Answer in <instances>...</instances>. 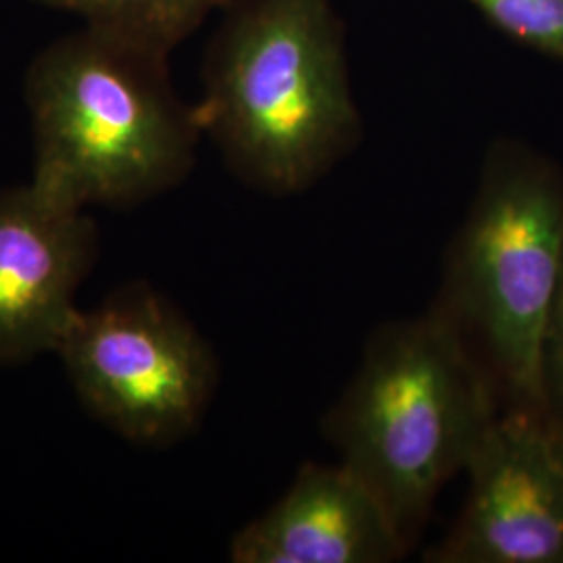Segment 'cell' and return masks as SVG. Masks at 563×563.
<instances>
[{
  "mask_svg": "<svg viewBox=\"0 0 563 563\" xmlns=\"http://www.w3.org/2000/svg\"><path fill=\"white\" fill-rule=\"evenodd\" d=\"M504 36L563 63V0H467Z\"/></svg>",
  "mask_w": 563,
  "mask_h": 563,
  "instance_id": "10",
  "label": "cell"
},
{
  "mask_svg": "<svg viewBox=\"0 0 563 563\" xmlns=\"http://www.w3.org/2000/svg\"><path fill=\"white\" fill-rule=\"evenodd\" d=\"M95 255L86 209L32 180L0 190V363L57 353Z\"/></svg>",
  "mask_w": 563,
  "mask_h": 563,
  "instance_id": "7",
  "label": "cell"
},
{
  "mask_svg": "<svg viewBox=\"0 0 563 563\" xmlns=\"http://www.w3.org/2000/svg\"><path fill=\"white\" fill-rule=\"evenodd\" d=\"M195 111L251 188L286 197L322 180L363 136L334 0H230Z\"/></svg>",
  "mask_w": 563,
  "mask_h": 563,
  "instance_id": "1",
  "label": "cell"
},
{
  "mask_svg": "<svg viewBox=\"0 0 563 563\" xmlns=\"http://www.w3.org/2000/svg\"><path fill=\"white\" fill-rule=\"evenodd\" d=\"M543 380L547 409L563 423V260L544 330Z\"/></svg>",
  "mask_w": 563,
  "mask_h": 563,
  "instance_id": "11",
  "label": "cell"
},
{
  "mask_svg": "<svg viewBox=\"0 0 563 563\" xmlns=\"http://www.w3.org/2000/svg\"><path fill=\"white\" fill-rule=\"evenodd\" d=\"M57 355L84 407L130 443L186 437L218 386V363L197 328L142 284L78 309Z\"/></svg>",
  "mask_w": 563,
  "mask_h": 563,
  "instance_id": "5",
  "label": "cell"
},
{
  "mask_svg": "<svg viewBox=\"0 0 563 563\" xmlns=\"http://www.w3.org/2000/svg\"><path fill=\"white\" fill-rule=\"evenodd\" d=\"M470 490L432 563H563V423L509 405L465 467Z\"/></svg>",
  "mask_w": 563,
  "mask_h": 563,
  "instance_id": "6",
  "label": "cell"
},
{
  "mask_svg": "<svg viewBox=\"0 0 563 563\" xmlns=\"http://www.w3.org/2000/svg\"><path fill=\"white\" fill-rule=\"evenodd\" d=\"M562 260V172L520 142H495L439 302L509 405L547 409L544 330Z\"/></svg>",
  "mask_w": 563,
  "mask_h": 563,
  "instance_id": "4",
  "label": "cell"
},
{
  "mask_svg": "<svg viewBox=\"0 0 563 563\" xmlns=\"http://www.w3.org/2000/svg\"><path fill=\"white\" fill-rule=\"evenodd\" d=\"M409 544L380 499L342 463H307L230 544L234 563H388Z\"/></svg>",
  "mask_w": 563,
  "mask_h": 563,
  "instance_id": "8",
  "label": "cell"
},
{
  "mask_svg": "<svg viewBox=\"0 0 563 563\" xmlns=\"http://www.w3.org/2000/svg\"><path fill=\"white\" fill-rule=\"evenodd\" d=\"M46 7L80 15L84 23L115 30L159 53L190 38L207 18L230 0H38Z\"/></svg>",
  "mask_w": 563,
  "mask_h": 563,
  "instance_id": "9",
  "label": "cell"
},
{
  "mask_svg": "<svg viewBox=\"0 0 563 563\" xmlns=\"http://www.w3.org/2000/svg\"><path fill=\"white\" fill-rule=\"evenodd\" d=\"M499 390L441 302L384 325L325 420L328 437L411 547L444 484L465 472Z\"/></svg>",
  "mask_w": 563,
  "mask_h": 563,
  "instance_id": "3",
  "label": "cell"
},
{
  "mask_svg": "<svg viewBox=\"0 0 563 563\" xmlns=\"http://www.w3.org/2000/svg\"><path fill=\"white\" fill-rule=\"evenodd\" d=\"M34 174L78 205L136 207L180 186L202 130L181 102L169 55L84 23L51 42L25 76Z\"/></svg>",
  "mask_w": 563,
  "mask_h": 563,
  "instance_id": "2",
  "label": "cell"
}]
</instances>
